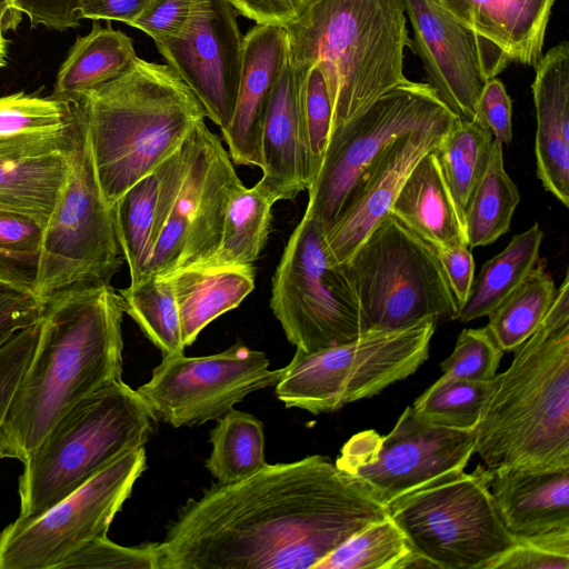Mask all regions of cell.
Returning <instances> with one entry per match:
<instances>
[{"label": "cell", "instance_id": "40", "mask_svg": "<svg viewBox=\"0 0 569 569\" xmlns=\"http://www.w3.org/2000/svg\"><path fill=\"white\" fill-rule=\"evenodd\" d=\"M503 351L486 327L463 329L450 356L440 363L442 376L489 381L497 376Z\"/></svg>", "mask_w": 569, "mask_h": 569}, {"label": "cell", "instance_id": "16", "mask_svg": "<svg viewBox=\"0 0 569 569\" xmlns=\"http://www.w3.org/2000/svg\"><path fill=\"white\" fill-rule=\"evenodd\" d=\"M269 365L262 351L241 342L210 356H164L137 391L157 419L192 427L218 420L249 393L276 386L282 368Z\"/></svg>", "mask_w": 569, "mask_h": 569}, {"label": "cell", "instance_id": "17", "mask_svg": "<svg viewBox=\"0 0 569 569\" xmlns=\"http://www.w3.org/2000/svg\"><path fill=\"white\" fill-rule=\"evenodd\" d=\"M242 41L237 12L227 0H193L182 30L154 42L221 132L228 128L236 107Z\"/></svg>", "mask_w": 569, "mask_h": 569}, {"label": "cell", "instance_id": "7", "mask_svg": "<svg viewBox=\"0 0 569 569\" xmlns=\"http://www.w3.org/2000/svg\"><path fill=\"white\" fill-rule=\"evenodd\" d=\"M241 184L221 140L204 121L196 124L162 161L154 246L146 276L206 264L219 246L229 200Z\"/></svg>", "mask_w": 569, "mask_h": 569}, {"label": "cell", "instance_id": "8", "mask_svg": "<svg viewBox=\"0 0 569 569\" xmlns=\"http://www.w3.org/2000/svg\"><path fill=\"white\" fill-rule=\"evenodd\" d=\"M436 321L391 329H369L349 342L303 352L282 368L276 395L287 407L313 415L373 397L413 375L428 359Z\"/></svg>", "mask_w": 569, "mask_h": 569}, {"label": "cell", "instance_id": "46", "mask_svg": "<svg viewBox=\"0 0 569 569\" xmlns=\"http://www.w3.org/2000/svg\"><path fill=\"white\" fill-rule=\"evenodd\" d=\"M512 101L498 78L483 82L476 106L473 121L488 129L496 141L508 144L512 140Z\"/></svg>", "mask_w": 569, "mask_h": 569}, {"label": "cell", "instance_id": "52", "mask_svg": "<svg viewBox=\"0 0 569 569\" xmlns=\"http://www.w3.org/2000/svg\"><path fill=\"white\" fill-rule=\"evenodd\" d=\"M537 49L542 51L556 0H501Z\"/></svg>", "mask_w": 569, "mask_h": 569}, {"label": "cell", "instance_id": "3", "mask_svg": "<svg viewBox=\"0 0 569 569\" xmlns=\"http://www.w3.org/2000/svg\"><path fill=\"white\" fill-rule=\"evenodd\" d=\"M475 453L487 469L569 468V276L536 331L495 377Z\"/></svg>", "mask_w": 569, "mask_h": 569}, {"label": "cell", "instance_id": "47", "mask_svg": "<svg viewBox=\"0 0 569 569\" xmlns=\"http://www.w3.org/2000/svg\"><path fill=\"white\" fill-rule=\"evenodd\" d=\"M43 301L32 290L0 280V345L42 319Z\"/></svg>", "mask_w": 569, "mask_h": 569}, {"label": "cell", "instance_id": "15", "mask_svg": "<svg viewBox=\"0 0 569 569\" xmlns=\"http://www.w3.org/2000/svg\"><path fill=\"white\" fill-rule=\"evenodd\" d=\"M146 467L144 446L129 450L39 517L16 519L0 533V569H58L88 542L107 536Z\"/></svg>", "mask_w": 569, "mask_h": 569}, {"label": "cell", "instance_id": "30", "mask_svg": "<svg viewBox=\"0 0 569 569\" xmlns=\"http://www.w3.org/2000/svg\"><path fill=\"white\" fill-rule=\"evenodd\" d=\"M542 239L543 231L536 222L513 236L502 251L487 260L473 278L455 320L469 322L487 317L535 268Z\"/></svg>", "mask_w": 569, "mask_h": 569}, {"label": "cell", "instance_id": "21", "mask_svg": "<svg viewBox=\"0 0 569 569\" xmlns=\"http://www.w3.org/2000/svg\"><path fill=\"white\" fill-rule=\"evenodd\" d=\"M288 61L283 27L256 24L242 41V68L232 119L221 132L239 166L261 167V138L273 88Z\"/></svg>", "mask_w": 569, "mask_h": 569}, {"label": "cell", "instance_id": "51", "mask_svg": "<svg viewBox=\"0 0 569 569\" xmlns=\"http://www.w3.org/2000/svg\"><path fill=\"white\" fill-rule=\"evenodd\" d=\"M436 252L459 309L466 301L473 280L472 253L468 246L443 248Z\"/></svg>", "mask_w": 569, "mask_h": 569}, {"label": "cell", "instance_id": "26", "mask_svg": "<svg viewBox=\"0 0 569 569\" xmlns=\"http://www.w3.org/2000/svg\"><path fill=\"white\" fill-rule=\"evenodd\" d=\"M178 305L184 346L227 311L237 308L254 289V268L194 266L169 274Z\"/></svg>", "mask_w": 569, "mask_h": 569}, {"label": "cell", "instance_id": "28", "mask_svg": "<svg viewBox=\"0 0 569 569\" xmlns=\"http://www.w3.org/2000/svg\"><path fill=\"white\" fill-rule=\"evenodd\" d=\"M472 37L482 81L510 62L535 66L518 29L496 0H438Z\"/></svg>", "mask_w": 569, "mask_h": 569}, {"label": "cell", "instance_id": "42", "mask_svg": "<svg viewBox=\"0 0 569 569\" xmlns=\"http://www.w3.org/2000/svg\"><path fill=\"white\" fill-rule=\"evenodd\" d=\"M301 107L315 179L328 146L332 122V107L327 83L320 67L316 63L310 66L303 74Z\"/></svg>", "mask_w": 569, "mask_h": 569}, {"label": "cell", "instance_id": "36", "mask_svg": "<svg viewBox=\"0 0 569 569\" xmlns=\"http://www.w3.org/2000/svg\"><path fill=\"white\" fill-rule=\"evenodd\" d=\"M557 288L541 262L487 317L486 328L505 351H515L539 327Z\"/></svg>", "mask_w": 569, "mask_h": 569}, {"label": "cell", "instance_id": "18", "mask_svg": "<svg viewBox=\"0 0 569 569\" xmlns=\"http://www.w3.org/2000/svg\"><path fill=\"white\" fill-rule=\"evenodd\" d=\"M455 122L407 132L379 153L351 190L341 212L326 233L327 247L338 263L347 262L390 212L411 169L421 157L440 144Z\"/></svg>", "mask_w": 569, "mask_h": 569}, {"label": "cell", "instance_id": "12", "mask_svg": "<svg viewBox=\"0 0 569 569\" xmlns=\"http://www.w3.org/2000/svg\"><path fill=\"white\" fill-rule=\"evenodd\" d=\"M413 551L441 569H490L516 542L477 466L388 505Z\"/></svg>", "mask_w": 569, "mask_h": 569}, {"label": "cell", "instance_id": "32", "mask_svg": "<svg viewBox=\"0 0 569 569\" xmlns=\"http://www.w3.org/2000/svg\"><path fill=\"white\" fill-rule=\"evenodd\" d=\"M273 203L256 186L241 184L227 206L219 246L203 266L252 264L266 246Z\"/></svg>", "mask_w": 569, "mask_h": 569}, {"label": "cell", "instance_id": "29", "mask_svg": "<svg viewBox=\"0 0 569 569\" xmlns=\"http://www.w3.org/2000/svg\"><path fill=\"white\" fill-rule=\"evenodd\" d=\"M71 154L0 159V211L26 216L44 227L68 178Z\"/></svg>", "mask_w": 569, "mask_h": 569}, {"label": "cell", "instance_id": "39", "mask_svg": "<svg viewBox=\"0 0 569 569\" xmlns=\"http://www.w3.org/2000/svg\"><path fill=\"white\" fill-rule=\"evenodd\" d=\"M495 378L472 381L441 376L413 402L423 420L455 429H475L492 392Z\"/></svg>", "mask_w": 569, "mask_h": 569}, {"label": "cell", "instance_id": "1", "mask_svg": "<svg viewBox=\"0 0 569 569\" xmlns=\"http://www.w3.org/2000/svg\"><path fill=\"white\" fill-rule=\"evenodd\" d=\"M389 507L327 457L266 463L189 499L158 542L159 569H307Z\"/></svg>", "mask_w": 569, "mask_h": 569}, {"label": "cell", "instance_id": "27", "mask_svg": "<svg viewBox=\"0 0 569 569\" xmlns=\"http://www.w3.org/2000/svg\"><path fill=\"white\" fill-rule=\"evenodd\" d=\"M137 57L129 36L114 30L110 21L102 27L94 20L90 32L76 39L61 63L52 96L76 101L82 93L118 77Z\"/></svg>", "mask_w": 569, "mask_h": 569}, {"label": "cell", "instance_id": "48", "mask_svg": "<svg viewBox=\"0 0 569 569\" xmlns=\"http://www.w3.org/2000/svg\"><path fill=\"white\" fill-rule=\"evenodd\" d=\"M193 0H150L144 11L128 26L143 31L154 42L179 33L184 27Z\"/></svg>", "mask_w": 569, "mask_h": 569}, {"label": "cell", "instance_id": "34", "mask_svg": "<svg viewBox=\"0 0 569 569\" xmlns=\"http://www.w3.org/2000/svg\"><path fill=\"white\" fill-rule=\"evenodd\" d=\"M433 568L411 548L390 515L359 530L338 546L313 569Z\"/></svg>", "mask_w": 569, "mask_h": 569}, {"label": "cell", "instance_id": "2", "mask_svg": "<svg viewBox=\"0 0 569 569\" xmlns=\"http://www.w3.org/2000/svg\"><path fill=\"white\" fill-rule=\"evenodd\" d=\"M42 301L36 352L0 426V458L22 463L69 409L122 375L124 311L111 283L73 284Z\"/></svg>", "mask_w": 569, "mask_h": 569}, {"label": "cell", "instance_id": "49", "mask_svg": "<svg viewBox=\"0 0 569 569\" xmlns=\"http://www.w3.org/2000/svg\"><path fill=\"white\" fill-rule=\"evenodd\" d=\"M238 14L256 24L287 27L312 0H227Z\"/></svg>", "mask_w": 569, "mask_h": 569}, {"label": "cell", "instance_id": "22", "mask_svg": "<svg viewBox=\"0 0 569 569\" xmlns=\"http://www.w3.org/2000/svg\"><path fill=\"white\" fill-rule=\"evenodd\" d=\"M531 86L536 108L537 177L569 207V44L561 41L542 54Z\"/></svg>", "mask_w": 569, "mask_h": 569}, {"label": "cell", "instance_id": "4", "mask_svg": "<svg viewBox=\"0 0 569 569\" xmlns=\"http://www.w3.org/2000/svg\"><path fill=\"white\" fill-rule=\"evenodd\" d=\"M77 100L99 184L111 208L207 117L197 96L168 63L139 57L118 77Z\"/></svg>", "mask_w": 569, "mask_h": 569}, {"label": "cell", "instance_id": "10", "mask_svg": "<svg viewBox=\"0 0 569 569\" xmlns=\"http://www.w3.org/2000/svg\"><path fill=\"white\" fill-rule=\"evenodd\" d=\"M270 308L303 352L339 346L368 329L356 289L331 256L320 222L305 213L272 277Z\"/></svg>", "mask_w": 569, "mask_h": 569}, {"label": "cell", "instance_id": "33", "mask_svg": "<svg viewBox=\"0 0 569 569\" xmlns=\"http://www.w3.org/2000/svg\"><path fill=\"white\" fill-rule=\"evenodd\" d=\"M492 133L475 121L457 119L435 154L460 219L492 157ZM465 226V222H463Z\"/></svg>", "mask_w": 569, "mask_h": 569}, {"label": "cell", "instance_id": "54", "mask_svg": "<svg viewBox=\"0 0 569 569\" xmlns=\"http://www.w3.org/2000/svg\"><path fill=\"white\" fill-rule=\"evenodd\" d=\"M22 20V13L17 9L14 0H0V69L8 63L9 40L7 32L18 29Z\"/></svg>", "mask_w": 569, "mask_h": 569}, {"label": "cell", "instance_id": "50", "mask_svg": "<svg viewBox=\"0 0 569 569\" xmlns=\"http://www.w3.org/2000/svg\"><path fill=\"white\" fill-rule=\"evenodd\" d=\"M14 3L27 16L31 28L43 26L64 31L80 26L76 0H14Z\"/></svg>", "mask_w": 569, "mask_h": 569}, {"label": "cell", "instance_id": "55", "mask_svg": "<svg viewBox=\"0 0 569 569\" xmlns=\"http://www.w3.org/2000/svg\"><path fill=\"white\" fill-rule=\"evenodd\" d=\"M0 280L33 291V278L2 251H0Z\"/></svg>", "mask_w": 569, "mask_h": 569}, {"label": "cell", "instance_id": "45", "mask_svg": "<svg viewBox=\"0 0 569 569\" xmlns=\"http://www.w3.org/2000/svg\"><path fill=\"white\" fill-rule=\"evenodd\" d=\"M42 237L43 227L33 219L0 211V251L13 259L33 280Z\"/></svg>", "mask_w": 569, "mask_h": 569}, {"label": "cell", "instance_id": "14", "mask_svg": "<svg viewBox=\"0 0 569 569\" xmlns=\"http://www.w3.org/2000/svg\"><path fill=\"white\" fill-rule=\"evenodd\" d=\"M475 429L428 422L407 407L391 431L353 435L336 466L385 505L465 471L475 453Z\"/></svg>", "mask_w": 569, "mask_h": 569}, {"label": "cell", "instance_id": "38", "mask_svg": "<svg viewBox=\"0 0 569 569\" xmlns=\"http://www.w3.org/2000/svg\"><path fill=\"white\" fill-rule=\"evenodd\" d=\"M123 311L162 357L184 353L181 322L169 276H146L119 292Z\"/></svg>", "mask_w": 569, "mask_h": 569}, {"label": "cell", "instance_id": "25", "mask_svg": "<svg viewBox=\"0 0 569 569\" xmlns=\"http://www.w3.org/2000/svg\"><path fill=\"white\" fill-rule=\"evenodd\" d=\"M390 213L435 250L468 246L463 222L435 150L421 157L411 169Z\"/></svg>", "mask_w": 569, "mask_h": 569}, {"label": "cell", "instance_id": "31", "mask_svg": "<svg viewBox=\"0 0 569 569\" xmlns=\"http://www.w3.org/2000/svg\"><path fill=\"white\" fill-rule=\"evenodd\" d=\"M162 162L130 187L113 206L118 240L131 281L147 273L154 246Z\"/></svg>", "mask_w": 569, "mask_h": 569}, {"label": "cell", "instance_id": "5", "mask_svg": "<svg viewBox=\"0 0 569 569\" xmlns=\"http://www.w3.org/2000/svg\"><path fill=\"white\" fill-rule=\"evenodd\" d=\"M284 29L289 62L321 69L331 131L406 79L410 39L402 0H312Z\"/></svg>", "mask_w": 569, "mask_h": 569}, {"label": "cell", "instance_id": "24", "mask_svg": "<svg viewBox=\"0 0 569 569\" xmlns=\"http://www.w3.org/2000/svg\"><path fill=\"white\" fill-rule=\"evenodd\" d=\"M77 134V101L24 91L0 97V159L71 154Z\"/></svg>", "mask_w": 569, "mask_h": 569}, {"label": "cell", "instance_id": "11", "mask_svg": "<svg viewBox=\"0 0 569 569\" xmlns=\"http://www.w3.org/2000/svg\"><path fill=\"white\" fill-rule=\"evenodd\" d=\"M68 178L43 227L33 282L41 300L78 283H110L123 261L114 212L102 194L79 101Z\"/></svg>", "mask_w": 569, "mask_h": 569}, {"label": "cell", "instance_id": "35", "mask_svg": "<svg viewBox=\"0 0 569 569\" xmlns=\"http://www.w3.org/2000/svg\"><path fill=\"white\" fill-rule=\"evenodd\" d=\"M519 201L518 188L505 169L503 144L495 140L489 167L465 211L468 247L491 244L508 232Z\"/></svg>", "mask_w": 569, "mask_h": 569}, {"label": "cell", "instance_id": "13", "mask_svg": "<svg viewBox=\"0 0 569 569\" xmlns=\"http://www.w3.org/2000/svg\"><path fill=\"white\" fill-rule=\"evenodd\" d=\"M457 119L428 82L406 78L331 131L319 171L307 189L305 213L327 233L351 190L390 142Z\"/></svg>", "mask_w": 569, "mask_h": 569}, {"label": "cell", "instance_id": "53", "mask_svg": "<svg viewBox=\"0 0 569 569\" xmlns=\"http://www.w3.org/2000/svg\"><path fill=\"white\" fill-rule=\"evenodd\" d=\"M150 0H76V11L80 19L134 21L147 8Z\"/></svg>", "mask_w": 569, "mask_h": 569}, {"label": "cell", "instance_id": "19", "mask_svg": "<svg viewBox=\"0 0 569 569\" xmlns=\"http://www.w3.org/2000/svg\"><path fill=\"white\" fill-rule=\"evenodd\" d=\"M427 82L461 120L473 121L483 81L471 34L438 0H402Z\"/></svg>", "mask_w": 569, "mask_h": 569}, {"label": "cell", "instance_id": "23", "mask_svg": "<svg viewBox=\"0 0 569 569\" xmlns=\"http://www.w3.org/2000/svg\"><path fill=\"white\" fill-rule=\"evenodd\" d=\"M486 477L495 507L513 536L569 527V468H486Z\"/></svg>", "mask_w": 569, "mask_h": 569}, {"label": "cell", "instance_id": "37", "mask_svg": "<svg viewBox=\"0 0 569 569\" xmlns=\"http://www.w3.org/2000/svg\"><path fill=\"white\" fill-rule=\"evenodd\" d=\"M210 442L206 467L218 483L240 481L267 463L263 425L248 412L230 409L210 431Z\"/></svg>", "mask_w": 569, "mask_h": 569}, {"label": "cell", "instance_id": "20", "mask_svg": "<svg viewBox=\"0 0 569 569\" xmlns=\"http://www.w3.org/2000/svg\"><path fill=\"white\" fill-rule=\"evenodd\" d=\"M306 70L287 61L267 110L261 138L262 177L254 186L272 202L295 199L313 180L301 107Z\"/></svg>", "mask_w": 569, "mask_h": 569}, {"label": "cell", "instance_id": "43", "mask_svg": "<svg viewBox=\"0 0 569 569\" xmlns=\"http://www.w3.org/2000/svg\"><path fill=\"white\" fill-rule=\"evenodd\" d=\"M157 542L124 547L98 537L63 560V568L159 569Z\"/></svg>", "mask_w": 569, "mask_h": 569}, {"label": "cell", "instance_id": "41", "mask_svg": "<svg viewBox=\"0 0 569 569\" xmlns=\"http://www.w3.org/2000/svg\"><path fill=\"white\" fill-rule=\"evenodd\" d=\"M490 569H569V527L516 536Z\"/></svg>", "mask_w": 569, "mask_h": 569}, {"label": "cell", "instance_id": "6", "mask_svg": "<svg viewBox=\"0 0 569 569\" xmlns=\"http://www.w3.org/2000/svg\"><path fill=\"white\" fill-rule=\"evenodd\" d=\"M156 416L121 380L81 399L23 462L19 521L42 515L124 452L144 446Z\"/></svg>", "mask_w": 569, "mask_h": 569}, {"label": "cell", "instance_id": "44", "mask_svg": "<svg viewBox=\"0 0 569 569\" xmlns=\"http://www.w3.org/2000/svg\"><path fill=\"white\" fill-rule=\"evenodd\" d=\"M42 329V319L17 330L0 345V426L16 389L36 352Z\"/></svg>", "mask_w": 569, "mask_h": 569}, {"label": "cell", "instance_id": "9", "mask_svg": "<svg viewBox=\"0 0 569 569\" xmlns=\"http://www.w3.org/2000/svg\"><path fill=\"white\" fill-rule=\"evenodd\" d=\"M343 266L368 329L456 319L458 305L436 250L390 212Z\"/></svg>", "mask_w": 569, "mask_h": 569}]
</instances>
